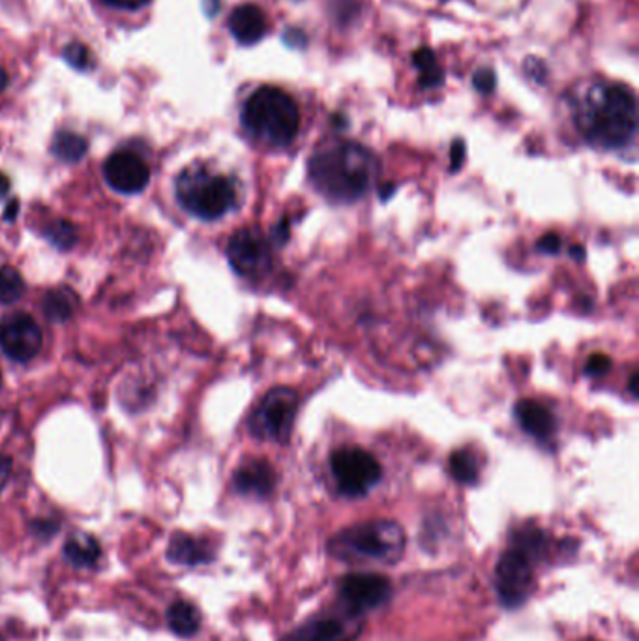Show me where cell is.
<instances>
[{"mask_svg": "<svg viewBox=\"0 0 639 641\" xmlns=\"http://www.w3.org/2000/svg\"><path fill=\"white\" fill-rule=\"evenodd\" d=\"M314 188L332 203H353L375 185L379 162L374 152L353 141L319 146L308 164Z\"/></svg>", "mask_w": 639, "mask_h": 641, "instance_id": "6da1fadb", "label": "cell"}, {"mask_svg": "<svg viewBox=\"0 0 639 641\" xmlns=\"http://www.w3.org/2000/svg\"><path fill=\"white\" fill-rule=\"evenodd\" d=\"M575 125L582 135L602 148L628 145L637 130L635 96L628 86L600 83L591 86L575 107Z\"/></svg>", "mask_w": 639, "mask_h": 641, "instance_id": "7a4b0ae2", "label": "cell"}, {"mask_svg": "<svg viewBox=\"0 0 639 641\" xmlns=\"http://www.w3.org/2000/svg\"><path fill=\"white\" fill-rule=\"evenodd\" d=\"M242 125L265 145L287 146L298 134L300 111L285 90L261 86L245 104Z\"/></svg>", "mask_w": 639, "mask_h": 641, "instance_id": "3957f363", "label": "cell"}, {"mask_svg": "<svg viewBox=\"0 0 639 641\" xmlns=\"http://www.w3.org/2000/svg\"><path fill=\"white\" fill-rule=\"evenodd\" d=\"M405 549V533L395 522L375 520L347 527L334 536L328 552L342 561L395 563Z\"/></svg>", "mask_w": 639, "mask_h": 641, "instance_id": "277c9868", "label": "cell"}, {"mask_svg": "<svg viewBox=\"0 0 639 641\" xmlns=\"http://www.w3.org/2000/svg\"><path fill=\"white\" fill-rule=\"evenodd\" d=\"M176 197L194 216L201 220H218L235 206L236 190L227 176L195 164L180 173L176 180Z\"/></svg>", "mask_w": 639, "mask_h": 641, "instance_id": "5b68a950", "label": "cell"}, {"mask_svg": "<svg viewBox=\"0 0 639 641\" xmlns=\"http://www.w3.org/2000/svg\"><path fill=\"white\" fill-rule=\"evenodd\" d=\"M298 409V396L287 386L272 388L263 396L254 409L248 430L259 441L287 443L293 434V424Z\"/></svg>", "mask_w": 639, "mask_h": 641, "instance_id": "8992f818", "label": "cell"}, {"mask_svg": "<svg viewBox=\"0 0 639 641\" xmlns=\"http://www.w3.org/2000/svg\"><path fill=\"white\" fill-rule=\"evenodd\" d=\"M330 469L338 490L345 497H362L381 480L383 469L375 456L358 446H345L332 454Z\"/></svg>", "mask_w": 639, "mask_h": 641, "instance_id": "52a82bcc", "label": "cell"}, {"mask_svg": "<svg viewBox=\"0 0 639 641\" xmlns=\"http://www.w3.org/2000/svg\"><path fill=\"white\" fill-rule=\"evenodd\" d=\"M227 259L242 278H261L272 266L268 238L257 227L238 229L227 244Z\"/></svg>", "mask_w": 639, "mask_h": 641, "instance_id": "ba28073f", "label": "cell"}, {"mask_svg": "<svg viewBox=\"0 0 639 641\" xmlns=\"http://www.w3.org/2000/svg\"><path fill=\"white\" fill-rule=\"evenodd\" d=\"M495 586L504 606L524 604L533 591V559L522 549H508L497 563Z\"/></svg>", "mask_w": 639, "mask_h": 641, "instance_id": "9c48e42d", "label": "cell"}, {"mask_svg": "<svg viewBox=\"0 0 639 641\" xmlns=\"http://www.w3.org/2000/svg\"><path fill=\"white\" fill-rule=\"evenodd\" d=\"M44 336L40 325L26 314H14L0 323V347L17 360H33L42 349Z\"/></svg>", "mask_w": 639, "mask_h": 641, "instance_id": "30bf717a", "label": "cell"}, {"mask_svg": "<svg viewBox=\"0 0 639 641\" xmlns=\"http://www.w3.org/2000/svg\"><path fill=\"white\" fill-rule=\"evenodd\" d=\"M392 587L379 574H351L342 579L340 595L353 614L368 612L383 606L390 598Z\"/></svg>", "mask_w": 639, "mask_h": 641, "instance_id": "8fae6325", "label": "cell"}, {"mask_svg": "<svg viewBox=\"0 0 639 641\" xmlns=\"http://www.w3.org/2000/svg\"><path fill=\"white\" fill-rule=\"evenodd\" d=\"M107 185L120 194L143 192L150 180L146 162L132 150H118L111 155L104 165Z\"/></svg>", "mask_w": 639, "mask_h": 641, "instance_id": "7c38bea8", "label": "cell"}, {"mask_svg": "<svg viewBox=\"0 0 639 641\" xmlns=\"http://www.w3.org/2000/svg\"><path fill=\"white\" fill-rule=\"evenodd\" d=\"M233 484L242 496L266 497L276 486V473L265 460H250L235 473Z\"/></svg>", "mask_w": 639, "mask_h": 641, "instance_id": "4fadbf2b", "label": "cell"}, {"mask_svg": "<svg viewBox=\"0 0 639 641\" xmlns=\"http://www.w3.org/2000/svg\"><path fill=\"white\" fill-rule=\"evenodd\" d=\"M514 415L524 427V432L538 441H547L554 437L557 430V420L554 413L534 400H520L514 407Z\"/></svg>", "mask_w": 639, "mask_h": 641, "instance_id": "5bb4252c", "label": "cell"}, {"mask_svg": "<svg viewBox=\"0 0 639 641\" xmlns=\"http://www.w3.org/2000/svg\"><path fill=\"white\" fill-rule=\"evenodd\" d=\"M231 35L245 45L259 42L266 33V19L255 5H242L233 10L229 17Z\"/></svg>", "mask_w": 639, "mask_h": 641, "instance_id": "9a60e30c", "label": "cell"}, {"mask_svg": "<svg viewBox=\"0 0 639 641\" xmlns=\"http://www.w3.org/2000/svg\"><path fill=\"white\" fill-rule=\"evenodd\" d=\"M167 557L176 565L195 566V565L208 563L212 559V552L203 540H197L190 535L176 533L169 542Z\"/></svg>", "mask_w": 639, "mask_h": 641, "instance_id": "2e32d148", "label": "cell"}, {"mask_svg": "<svg viewBox=\"0 0 639 641\" xmlns=\"http://www.w3.org/2000/svg\"><path fill=\"white\" fill-rule=\"evenodd\" d=\"M66 559L77 568L95 566L102 557L100 542L86 533L74 535L65 546Z\"/></svg>", "mask_w": 639, "mask_h": 641, "instance_id": "e0dca14e", "label": "cell"}, {"mask_svg": "<svg viewBox=\"0 0 639 641\" xmlns=\"http://www.w3.org/2000/svg\"><path fill=\"white\" fill-rule=\"evenodd\" d=\"M287 641H347V632L340 621L323 617L304 625Z\"/></svg>", "mask_w": 639, "mask_h": 641, "instance_id": "ac0fdd59", "label": "cell"}, {"mask_svg": "<svg viewBox=\"0 0 639 641\" xmlns=\"http://www.w3.org/2000/svg\"><path fill=\"white\" fill-rule=\"evenodd\" d=\"M77 295L70 287H58L44 296V315L53 323H63L70 319L77 308Z\"/></svg>", "mask_w": 639, "mask_h": 641, "instance_id": "d6986e66", "label": "cell"}, {"mask_svg": "<svg viewBox=\"0 0 639 641\" xmlns=\"http://www.w3.org/2000/svg\"><path fill=\"white\" fill-rule=\"evenodd\" d=\"M167 625L169 628L182 637H190L194 636L199 626H201V616L197 612V607L190 602H175L169 612H167Z\"/></svg>", "mask_w": 639, "mask_h": 641, "instance_id": "ffe728a7", "label": "cell"}, {"mask_svg": "<svg viewBox=\"0 0 639 641\" xmlns=\"http://www.w3.org/2000/svg\"><path fill=\"white\" fill-rule=\"evenodd\" d=\"M450 473L452 476L458 480L460 484H476L478 482V476H480V466H478V457L474 452L467 450V448H462V450H455L452 456H450Z\"/></svg>", "mask_w": 639, "mask_h": 641, "instance_id": "44dd1931", "label": "cell"}, {"mask_svg": "<svg viewBox=\"0 0 639 641\" xmlns=\"http://www.w3.org/2000/svg\"><path fill=\"white\" fill-rule=\"evenodd\" d=\"M53 155L63 162H77L86 155L88 143L74 132H60L53 139Z\"/></svg>", "mask_w": 639, "mask_h": 641, "instance_id": "7402d4cb", "label": "cell"}, {"mask_svg": "<svg viewBox=\"0 0 639 641\" xmlns=\"http://www.w3.org/2000/svg\"><path fill=\"white\" fill-rule=\"evenodd\" d=\"M413 65L420 72V83L424 86H437L443 83V70L437 63V58L432 49H418L413 55Z\"/></svg>", "mask_w": 639, "mask_h": 641, "instance_id": "603a6c76", "label": "cell"}, {"mask_svg": "<svg viewBox=\"0 0 639 641\" xmlns=\"http://www.w3.org/2000/svg\"><path fill=\"white\" fill-rule=\"evenodd\" d=\"M25 293V282L14 266L0 268V304H14Z\"/></svg>", "mask_w": 639, "mask_h": 641, "instance_id": "cb8c5ba5", "label": "cell"}, {"mask_svg": "<svg viewBox=\"0 0 639 641\" xmlns=\"http://www.w3.org/2000/svg\"><path fill=\"white\" fill-rule=\"evenodd\" d=\"M45 236L55 248L70 250L77 242V229L66 220H58L45 229Z\"/></svg>", "mask_w": 639, "mask_h": 641, "instance_id": "d4e9b609", "label": "cell"}, {"mask_svg": "<svg viewBox=\"0 0 639 641\" xmlns=\"http://www.w3.org/2000/svg\"><path fill=\"white\" fill-rule=\"evenodd\" d=\"M65 58L75 70H88L90 65H93V55H90V51L83 44H70L65 49Z\"/></svg>", "mask_w": 639, "mask_h": 641, "instance_id": "484cf974", "label": "cell"}, {"mask_svg": "<svg viewBox=\"0 0 639 641\" xmlns=\"http://www.w3.org/2000/svg\"><path fill=\"white\" fill-rule=\"evenodd\" d=\"M612 368V360L610 356H605L604 353H594L589 356L587 364H585V372L591 377H602Z\"/></svg>", "mask_w": 639, "mask_h": 641, "instance_id": "4316f807", "label": "cell"}, {"mask_svg": "<svg viewBox=\"0 0 639 641\" xmlns=\"http://www.w3.org/2000/svg\"><path fill=\"white\" fill-rule=\"evenodd\" d=\"M473 85L476 86V90H480V93L490 95L492 90L495 88V75H494L492 70H478L474 74Z\"/></svg>", "mask_w": 639, "mask_h": 641, "instance_id": "83f0119b", "label": "cell"}, {"mask_svg": "<svg viewBox=\"0 0 639 641\" xmlns=\"http://www.w3.org/2000/svg\"><path fill=\"white\" fill-rule=\"evenodd\" d=\"M561 236L557 233H547L536 242V250L544 254H557L561 250Z\"/></svg>", "mask_w": 639, "mask_h": 641, "instance_id": "f1b7e54d", "label": "cell"}, {"mask_svg": "<svg viewBox=\"0 0 639 641\" xmlns=\"http://www.w3.org/2000/svg\"><path fill=\"white\" fill-rule=\"evenodd\" d=\"M452 164H450V169L452 171H458L462 165H464V160H465V143L462 139L455 141L452 145Z\"/></svg>", "mask_w": 639, "mask_h": 641, "instance_id": "f546056e", "label": "cell"}, {"mask_svg": "<svg viewBox=\"0 0 639 641\" xmlns=\"http://www.w3.org/2000/svg\"><path fill=\"white\" fill-rule=\"evenodd\" d=\"M104 3L120 10H139L146 6L150 0H104Z\"/></svg>", "mask_w": 639, "mask_h": 641, "instance_id": "4dcf8cb0", "label": "cell"}, {"mask_svg": "<svg viewBox=\"0 0 639 641\" xmlns=\"http://www.w3.org/2000/svg\"><path fill=\"white\" fill-rule=\"evenodd\" d=\"M10 476H12V460L8 456L0 454V492L5 490V486L8 484Z\"/></svg>", "mask_w": 639, "mask_h": 641, "instance_id": "1f68e13d", "label": "cell"}, {"mask_svg": "<svg viewBox=\"0 0 639 641\" xmlns=\"http://www.w3.org/2000/svg\"><path fill=\"white\" fill-rule=\"evenodd\" d=\"M287 236H289L287 222H285V220H282L276 227H274V231H272V238H274V242H276V244H284V242L287 240Z\"/></svg>", "mask_w": 639, "mask_h": 641, "instance_id": "d6a6232c", "label": "cell"}, {"mask_svg": "<svg viewBox=\"0 0 639 641\" xmlns=\"http://www.w3.org/2000/svg\"><path fill=\"white\" fill-rule=\"evenodd\" d=\"M17 212H19V203H17V199H14V201H10V205L6 206V212H5V218H6L8 222H12V220H15V216H17Z\"/></svg>", "mask_w": 639, "mask_h": 641, "instance_id": "836d02e7", "label": "cell"}, {"mask_svg": "<svg viewBox=\"0 0 639 641\" xmlns=\"http://www.w3.org/2000/svg\"><path fill=\"white\" fill-rule=\"evenodd\" d=\"M10 190V178L0 173V195H5Z\"/></svg>", "mask_w": 639, "mask_h": 641, "instance_id": "e575fe53", "label": "cell"}, {"mask_svg": "<svg viewBox=\"0 0 639 641\" xmlns=\"http://www.w3.org/2000/svg\"><path fill=\"white\" fill-rule=\"evenodd\" d=\"M8 81H10V77H8L6 70L0 68V93H3V90L8 86Z\"/></svg>", "mask_w": 639, "mask_h": 641, "instance_id": "d590c367", "label": "cell"}, {"mask_svg": "<svg viewBox=\"0 0 639 641\" xmlns=\"http://www.w3.org/2000/svg\"><path fill=\"white\" fill-rule=\"evenodd\" d=\"M630 392H632L634 398H637V396H639V392H637V374H634L630 377Z\"/></svg>", "mask_w": 639, "mask_h": 641, "instance_id": "8d00e7d4", "label": "cell"}, {"mask_svg": "<svg viewBox=\"0 0 639 641\" xmlns=\"http://www.w3.org/2000/svg\"><path fill=\"white\" fill-rule=\"evenodd\" d=\"M570 254H572V255H574V257H575L577 261H582V259L585 257V252H584V248H582V246H574Z\"/></svg>", "mask_w": 639, "mask_h": 641, "instance_id": "74e56055", "label": "cell"}, {"mask_svg": "<svg viewBox=\"0 0 639 641\" xmlns=\"http://www.w3.org/2000/svg\"><path fill=\"white\" fill-rule=\"evenodd\" d=\"M0 386H3V376H0Z\"/></svg>", "mask_w": 639, "mask_h": 641, "instance_id": "f35d334b", "label": "cell"}]
</instances>
